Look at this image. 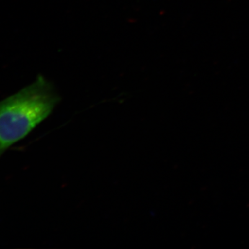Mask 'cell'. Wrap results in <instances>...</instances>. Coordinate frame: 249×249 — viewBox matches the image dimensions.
Returning a JSON list of instances; mask_svg holds the SVG:
<instances>
[{
  "instance_id": "obj_1",
  "label": "cell",
  "mask_w": 249,
  "mask_h": 249,
  "mask_svg": "<svg viewBox=\"0 0 249 249\" xmlns=\"http://www.w3.org/2000/svg\"><path fill=\"white\" fill-rule=\"evenodd\" d=\"M53 85L39 76L0 102V157L45 120L60 101Z\"/></svg>"
}]
</instances>
